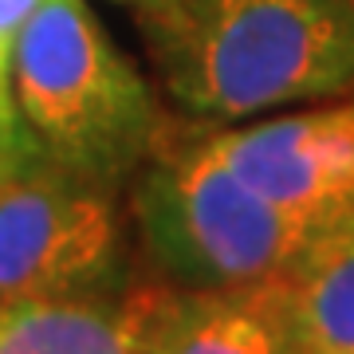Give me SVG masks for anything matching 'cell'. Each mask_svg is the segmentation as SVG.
<instances>
[{
  "label": "cell",
  "mask_w": 354,
  "mask_h": 354,
  "mask_svg": "<svg viewBox=\"0 0 354 354\" xmlns=\"http://www.w3.org/2000/svg\"><path fill=\"white\" fill-rule=\"evenodd\" d=\"M138 28L181 106L241 118L354 83V0H138Z\"/></svg>",
  "instance_id": "6da1fadb"
},
{
  "label": "cell",
  "mask_w": 354,
  "mask_h": 354,
  "mask_svg": "<svg viewBox=\"0 0 354 354\" xmlns=\"http://www.w3.org/2000/svg\"><path fill=\"white\" fill-rule=\"evenodd\" d=\"M12 95L28 130L67 169L114 189L146 165L162 114L83 0H44L20 32Z\"/></svg>",
  "instance_id": "7a4b0ae2"
},
{
  "label": "cell",
  "mask_w": 354,
  "mask_h": 354,
  "mask_svg": "<svg viewBox=\"0 0 354 354\" xmlns=\"http://www.w3.org/2000/svg\"><path fill=\"white\" fill-rule=\"evenodd\" d=\"M142 244L177 288H260L304 260L319 232L244 181L201 138H158L134 185Z\"/></svg>",
  "instance_id": "3957f363"
},
{
  "label": "cell",
  "mask_w": 354,
  "mask_h": 354,
  "mask_svg": "<svg viewBox=\"0 0 354 354\" xmlns=\"http://www.w3.org/2000/svg\"><path fill=\"white\" fill-rule=\"evenodd\" d=\"M111 193L32 142L0 174V299H118L127 256Z\"/></svg>",
  "instance_id": "277c9868"
},
{
  "label": "cell",
  "mask_w": 354,
  "mask_h": 354,
  "mask_svg": "<svg viewBox=\"0 0 354 354\" xmlns=\"http://www.w3.org/2000/svg\"><path fill=\"white\" fill-rule=\"evenodd\" d=\"M244 181L323 232L354 225V102L209 134Z\"/></svg>",
  "instance_id": "5b68a950"
},
{
  "label": "cell",
  "mask_w": 354,
  "mask_h": 354,
  "mask_svg": "<svg viewBox=\"0 0 354 354\" xmlns=\"http://www.w3.org/2000/svg\"><path fill=\"white\" fill-rule=\"evenodd\" d=\"M122 304L134 354H295L276 283L146 288Z\"/></svg>",
  "instance_id": "8992f818"
},
{
  "label": "cell",
  "mask_w": 354,
  "mask_h": 354,
  "mask_svg": "<svg viewBox=\"0 0 354 354\" xmlns=\"http://www.w3.org/2000/svg\"><path fill=\"white\" fill-rule=\"evenodd\" d=\"M276 291L295 354H354V225L323 232Z\"/></svg>",
  "instance_id": "52a82bcc"
},
{
  "label": "cell",
  "mask_w": 354,
  "mask_h": 354,
  "mask_svg": "<svg viewBox=\"0 0 354 354\" xmlns=\"http://www.w3.org/2000/svg\"><path fill=\"white\" fill-rule=\"evenodd\" d=\"M122 299H0V354H134Z\"/></svg>",
  "instance_id": "ba28073f"
},
{
  "label": "cell",
  "mask_w": 354,
  "mask_h": 354,
  "mask_svg": "<svg viewBox=\"0 0 354 354\" xmlns=\"http://www.w3.org/2000/svg\"><path fill=\"white\" fill-rule=\"evenodd\" d=\"M44 0H0V87H12V55L20 32L36 16Z\"/></svg>",
  "instance_id": "9c48e42d"
},
{
  "label": "cell",
  "mask_w": 354,
  "mask_h": 354,
  "mask_svg": "<svg viewBox=\"0 0 354 354\" xmlns=\"http://www.w3.org/2000/svg\"><path fill=\"white\" fill-rule=\"evenodd\" d=\"M32 142H36V134L28 130L24 114H20V106H16L12 87H0V174L20 158Z\"/></svg>",
  "instance_id": "30bf717a"
},
{
  "label": "cell",
  "mask_w": 354,
  "mask_h": 354,
  "mask_svg": "<svg viewBox=\"0 0 354 354\" xmlns=\"http://www.w3.org/2000/svg\"><path fill=\"white\" fill-rule=\"evenodd\" d=\"M122 4H130V8H134V4H138V0H122Z\"/></svg>",
  "instance_id": "8fae6325"
}]
</instances>
